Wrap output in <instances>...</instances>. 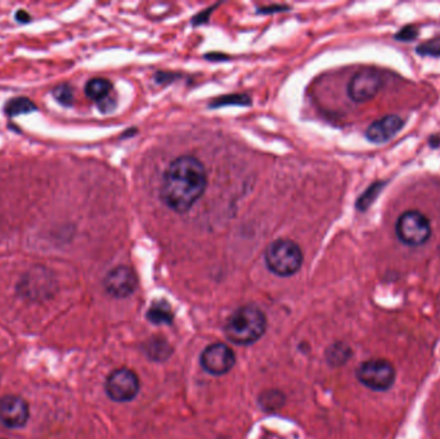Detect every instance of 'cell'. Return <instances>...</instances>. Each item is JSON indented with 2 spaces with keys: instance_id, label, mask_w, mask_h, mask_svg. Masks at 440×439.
<instances>
[{
  "instance_id": "2",
  "label": "cell",
  "mask_w": 440,
  "mask_h": 439,
  "mask_svg": "<svg viewBox=\"0 0 440 439\" xmlns=\"http://www.w3.org/2000/svg\"><path fill=\"white\" fill-rule=\"evenodd\" d=\"M267 319L263 312L255 305H243L233 312L227 319V337L239 345L255 343L264 335Z\"/></svg>"
},
{
  "instance_id": "8",
  "label": "cell",
  "mask_w": 440,
  "mask_h": 439,
  "mask_svg": "<svg viewBox=\"0 0 440 439\" xmlns=\"http://www.w3.org/2000/svg\"><path fill=\"white\" fill-rule=\"evenodd\" d=\"M234 362V353L225 344H211L201 354V366L211 375L220 376L229 372Z\"/></svg>"
},
{
  "instance_id": "10",
  "label": "cell",
  "mask_w": 440,
  "mask_h": 439,
  "mask_svg": "<svg viewBox=\"0 0 440 439\" xmlns=\"http://www.w3.org/2000/svg\"><path fill=\"white\" fill-rule=\"evenodd\" d=\"M138 279L136 273L127 265H119L106 274L104 290L113 298H128L136 291Z\"/></svg>"
},
{
  "instance_id": "4",
  "label": "cell",
  "mask_w": 440,
  "mask_h": 439,
  "mask_svg": "<svg viewBox=\"0 0 440 439\" xmlns=\"http://www.w3.org/2000/svg\"><path fill=\"white\" fill-rule=\"evenodd\" d=\"M395 232L404 245L421 246L430 239L432 225L425 214L417 210H409L399 216Z\"/></svg>"
},
{
  "instance_id": "20",
  "label": "cell",
  "mask_w": 440,
  "mask_h": 439,
  "mask_svg": "<svg viewBox=\"0 0 440 439\" xmlns=\"http://www.w3.org/2000/svg\"><path fill=\"white\" fill-rule=\"evenodd\" d=\"M417 53L424 56H440V44L437 41H429L424 46H420L417 48Z\"/></svg>"
},
{
  "instance_id": "7",
  "label": "cell",
  "mask_w": 440,
  "mask_h": 439,
  "mask_svg": "<svg viewBox=\"0 0 440 439\" xmlns=\"http://www.w3.org/2000/svg\"><path fill=\"white\" fill-rule=\"evenodd\" d=\"M139 391V379L129 368H118L106 380V393L115 402H129Z\"/></svg>"
},
{
  "instance_id": "12",
  "label": "cell",
  "mask_w": 440,
  "mask_h": 439,
  "mask_svg": "<svg viewBox=\"0 0 440 439\" xmlns=\"http://www.w3.org/2000/svg\"><path fill=\"white\" fill-rule=\"evenodd\" d=\"M403 125L404 123L398 115H388L374 121L367 129L366 137L372 144H385L392 139L403 128Z\"/></svg>"
},
{
  "instance_id": "1",
  "label": "cell",
  "mask_w": 440,
  "mask_h": 439,
  "mask_svg": "<svg viewBox=\"0 0 440 439\" xmlns=\"http://www.w3.org/2000/svg\"><path fill=\"white\" fill-rule=\"evenodd\" d=\"M208 187L205 165L194 156L185 155L169 165L161 182L160 196L173 211L183 214L192 209Z\"/></svg>"
},
{
  "instance_id": "11",
  "label": "cell",
  "mask_w": 440,
  "mask_h": 439,
  "mask_svg": "<svg viewBox=\"0 0 440 439\" xmlns=\"http://www.w3.org/2000/svg\"><path fill=\"white\" fill-rule=\"evenodd\" d=\"M29 405L18 396H4L0 398V423L10 429L22 428L29 421Z\"/></svg>"
},
{
  "instance_id": "17",
  "label": "cell",
  "mask_w": 440,
  "mask_h": 439,
  "mask_svg": "<svg viewBox=\"0 0 440 439\" xmlns=\"http://www.w3.org/2000/svg\"><path fill=\"white\" fill-rule=\"evenodd\" d=\"M52 95L57 102L64 107H70L73 104V88L67 83L57 85L56 88L52 90Z\"/></svg>"
},
{
  "instance_id": "21",
  "label": "cell",
  "mask_w": 440,
  "mask_h": 439,
  "mask_svg": "<svg viewBox=\"0 0 440 439\" xmlns=\"http://www.w3.org/2000/svg\"><path fill=\"white\" fill-rule=\"evenodd\" d=\"M417 35H418V32L415 26H406L395 35V39L400 41H411V40L416 39Z\"/></svg>"
},
{
  "instance_id": "16",
  "label": "cell",
  "mask_w": 440,
  "mask_h": 439,
  "mask_svg": "<svg viewBox=\"0 0 440 439\" xmlns=\"http://www.w3.org/2000/svg\"><path fill=\"white\" fill-rule=\"evenodd\" d=\"M146 351L150 358L155 361H162L170 357V345L165 339H162L160 336L152 337L148 344L146 345Z\"/></svg>"
},
{
  "instance_id": "19",
  "label": "cell",
  "mask_w": 440,
  "mask_h": 439,
  "mask_svg": "<svg viewBox=\"0 0 440 439\" xmlns=\"http://www.w3.org/2000/svg\"><path fill=\"white\" fill-rule=\"evenodd\" d=\"M383 188V183L372 184L367 191L362 195V197L358 200V209L360 210H366L369 205L372 204V201L376 199L377 195L380 193Z\"/></svg>"
},
{
  "instance_id": "22",
  "label": "cell",
  "mask_w": 440,
  "mask_h": 439,
  "mask_svg": "<svg viewBox=\"0 0 440 439\" xmlns=\"http://www.w3.org/2000/svg\"><path fill=\"white\" fill-rule=\"evenodd\" d=\"M115 107H116V99H115L111 95L108 97H106L104 99L98 102V109L101 110V112H104V113H108V112L113 111Z\"/></svg>"
},
{
  "instance_id": "6",
  "label": "cell",
  "mask_w": 440,
  "mask_h": 439,
  "mask_svg": "<svg viewBox=\"0 0 440 439\" xmlns=\"http://www.w3.org/2000/svg\"><path fill=\"white\" fill-rule=\"evenodd\" d=\"M360 383L374 391H386L395 380V368L386 359H369L357 370Z\"/></svg>"
},
{
  "instance_id": "5",
  "label": "cell",
  "mask_w": 440,
  "mask_h": 439,
  "mask_svg": "<svg viewBox=\"0 0 440 439\" xmlns=\"http://www.w3.org/2000/svg\"><path fill=\"white\" fill-rule=\"evenodd\" d=\"M56 288V279L52 271L43 265H35L18 281L17 291L27 299L48 298Z\"/></svg>"
},
{
  "instance_id": "13",
  "label": "cell",
  "mask_w": 440,
  "mask_h": 439,
  "mask_svg": "<svg viewBox=\"0 0 440 439\" xmlns=\"http://www.w3.org/2000/svg\"><path fill=\"white\" fill-rule=\"evenodd\" d=\"M36 110H38V106L27 97H15V98H10L4 104V112L9 118L27 115Z\"/></svg>"
},
{
  "instance_id": "9",
  "label": "cell",
  "mask_w": 440,
  "mask_h": 439,
  "mask_svg": "<svg viewBox=\"0 0 440 439\" xmlns=\"http://www.w3.org/2000/svg\"><path fill=\"white\" fill-rule=\"evenodd\" d=\"M383 80L376 71L363 70L357 72L348 84V95L357 104H364L374 99L381 88Z\"/></svg>"
},
{
  "instance_id": "14",
  "label": "cell",
  "mask_w": 440,
  "mask_h": 439,
  "mask_svg": "<svg viewBox=\"0 0 440 439\" xmlns=\"http://www.w3.org/2000/svg\"><path fill=\"white\" fill-rule=\"evenodd\" d=\"M113 92V83L104 78H94L89 80L85 85V95L90 99L99 102Z\"/></svg>"
},
{
  "instance_id": "3",
  "label": "cell",
  "mask_w": 440,
  "mask_h": 439,
  "mask_svg": "<svg viewBox=\"0 0 440 439\" xmlns=\"http://www.w3.org/2000/svg\"><path fill=\"white\" fill-rule=\"evenodd\" d=\"M264 258L268 270L281 277L295 274L303 264L301 249L291 239L273 241L265 250Z\"/></svg>"
},
{
  "instance_id": "23",
  "label": "cell",
  "mask_w": 440,
  "mask_h": 439,
  "mask_svg": "<svg viewBox=\"0 0 440 439\" xmlns=\"http://www.w3.org/2000/svg\"><path fill=\"white\" fill-rule=\"evenodd\" d=\"M15 20L18 24H30L32 18L30 13H27L24 9H17V12L15 13Z\"/></svg>"
},
{
  "instance_id": "15",
  "label": "cell",
  "mask_w": 440,
  "mask_h": 439,
  "mask_svg": "<svg viewBox=\"0 0 440 439\" xmlns=\"http://www.w3.org/2000/svg\"><path fill=\"white\" fill-rule=\"evenodd\" d=\"M174 319V313L166 302H156L147 312V319L155 325H169Z\"/></svg>"
},
{
  "instance_id": "18",
  "label": "cell",
  "mask_w": 440,
  "mask_h": 439,
  "mask_svg": "<svg viewBox=\"0 0 440 439\" xmlns=\"http://www.w3.org/2000/svg\"><path fill=\"white\" fill-rule=\"evenodd\" d=\"M350 357V349L345 344H335L327 351V358L331 365H341Z\"/></svg>"
}]
</instances>
